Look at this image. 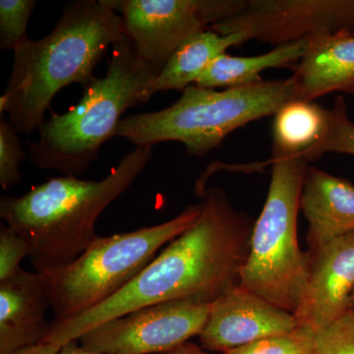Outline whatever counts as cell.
<instances>
[{"mask_svg": "<svg viewBox=\"0 0 354 354\" xmlns=\"http://www.w3.org/2000/svg\"><path fill=\"white\" fill-rule=\"evenodd\" d=\"M202 212L187 230L120 292L82 315L50 324L43 342L64 344L133 310L169 301L211 304L241 285L255 221L216 186L201 195Z\"/></svg>", "mask_w": 354, "mask_h": 354, "instance_id": "6da1fadb", "label": "cell"}, {"mask_svg": "<svg viewBox=\"0 0 354 354\" xmlns=\"http://www.w3.org/2000/svg\"><path fill=\"white\" fill-rule=\"evenodd\" d=\"M123 34L122 18L108 0L67 3L48 36L26 39L12 50L0 113L8 114L19 134L39 130L55 95L71 84L87 87L97 65Z\"/></svg>", "mask_w": 354, "mask_h": 354, "instance_id": "7a4b0ae2", "label": "cell"}, {"mask_svg": "<svg viewBox=\"0 0 354 354\" xmlns=\"http://www.w3.org/2000/svg\"><path fill=\"white\" fill-rule=\"evenodd\" d=\"M153 158V147H135L100 181L77 176L50 178L19 197L0 199V216L29 247L39 274L69 264L97 239L95 223L131 187Z\"/></svg>", "mask_w": 354, "mask_h": 354, "instance_id": "3957f363", "label": "cell"}, {"mask_svg": "<svg viewBox=\"0 0 354 354\" xmlns=\"http://www.w3.org/2000/svg\"><path fill=\"white\" fill-rule=\"evenodd\" d=\"M157 75L124 32L111 48L106 75L83 88L80 101L66 113H51L39 139L27 142L30 162L65 176L85 174L113 138L125 111L148 102L147 91Z\"/></svg>", "mask_w": 354, "mask_h": 354, "instance_id": "277c9868", "label": "cell"}, {"mask_svg": "<svg viewBox=\"0 0 354 354\" xmlns=\"http://www.w3.org/2000/svg\"><path fill=\"white\" fill-rule=\"evenodd\" d=\"M181 93L178 101L167 108L122 118L114 137L136 147L179 142L188 155L204 157L218 148L230 133L274 115L288 102L297 100L291 77L223 91L192 85Z\"/></svg>", "mask_w": 354, "mask_h": 354, "instance_id": "5b68a950", "label": "cell"}, {"mask_svg": "<svg viewBox=\"0 0 354 354\" xmlns=\"http://www.w3.org/2000/svg\"><path fill=\"white\" fill-rule=\"evenodd\" d=\"M309 162L301 158L272 160L269 191L254 223L241 286L295 314L309 276V258L298 243L300 195Z\"/></svg>", "mask_w": 354, "mask_h": 354, "instance_id": "8992f818", "label": "cell"}, {"mask_svg": "<svg viewBox=\"0 0 354 354\" xmlns=\"http://www.w3.org/2000/svg\"><path fill=\"white\" fill-rule=\"evenodd\" d=\"M201 202L171 220L134 232L97 236L75 261L41 274L50 286L55 322H64L113 297L150 264L158 251L198 220Z\"/></svg>", "mask_w": 354, "mask_h": 354, "instance_id": "52a82bcc", "label": "cell"}, {"mask_svg": "<svg viewBox=\"0 0 354 354\" xmlns=\"http://www.w3.org/2000/svg\"><path fill=\"white\" fill-rule=\"evenodd\" d=\"M138 57L160 74L188 38L232 12L236 0H108Z\"/></svg>", "mask_w": 354, "mask_h": 354, "instance_id": "ba28073f", "label": "cell"}, {"mask_svg": "<svg viewBox=\"0 0 354 354\" xmlns=\"http://www.w3.org/2000/svg\"><path fill=\"white\" fill-rule=\"evenodd\" d=\"M209 29L244 32L249 41L281 44L323 35H354V0H239L234 11Z\"/></svg>", "mask_w": 354, "mask_h": 354, "instance_id": "9c48e42d", "label": "cell"}, {"mask_svg": "<svg viewBox=\"0 0 354 354\" xmlns=\"http://www.w3.org/2000/svg\"><path fill=\"white\" fill-rule=\"evenodd\" d=\"M209 304L169 301L133 310L88 330L78 344L102 354H165L200 335Z\"/></svg>", "mask_w": 354, "mask_h": 354, "instance_id": "30bf717a", "label": "cell"}, {"mask_svg": "<svg viewBox=\"0 0 354 354\" xmlns=\"http://www.w3.org/2000/svg\"><path fill=\"white\" fill-rule=\"evenodd\" d=\"M297 326L292 313L239 285L209 304L208 320L199 335L200 346L209 353H227L291 332Z\"/></svg>", "mask_w": 354, "mask_h": 354, "instance_id": "8fae6325", "label": "cell"}, {"mask_svg": "<svg viewBox=\"0 0 354 354\" xmlns=\"http://www.w3.org/2000/svg\"><path fill=\"white\" fill-rule=\"evenodd\" d=\"M308 258V281L301 304L293 315L298 326L319 330L349 311L354 290V232L330 242Z\"/></svg>", "mask_w": 354, "mask_h": 354, "instance_id": "7c38bea8", "label": "cell"}, {"mask_svg": "<svg viewBox=\"0 0 354 354\" xmlns=\"http://www.w3.org/2000/svg\"><path fill=\"white\" fill-rule=\"evenodd\" d=\"M50 286L41 274L21 270L0 281V354H11L43 341L50 330Z\"/></svg>", "mask_w": 354, "mask_h": 354, "instance_id": "4fadbf2b", "label": "cell"}, {"mask_svg": "<svg viewBox=\"0 0 354 354\" xmlns=\"http://www.w3.org/2000/svg\"><path fill=\"white\" fill-rule=\"evenodd\" d=\"M299 208L307 221V254L354 232V184L315 167H308Z\"/></svg>", "mask_w": 354, "mask_h": 354, "instance_id": "5bb4252c", "label": "cell"}, {"mask_svg": "<svg viewBox=\"0 0 354 354\" xmlns=\"http://www.w3.org/2000/svg\"><path fill=\"white\" fill-rule=\"evenodd\" d=\"M304 57L293 67L297 100H314L334 92L354 94V35H323L307 41Z\"/></svg>", "mask_w": 354, "mask_h": 354, "instance_id": "9a60e30c", "label": "cell"}, {"mask_svg": "<svg viewBox=\"0 0 354 354\" xmlns=\"http://www.w3.org/2000/svg\"><path fill=\"white\" fill-rule=\"evenodd\" d=\"M249 41L244 32L221 35L212 29L193 35L169 58L147 91V100L165 91L183 92L195 85L216 58L227 48Z\"/></svg>", "mask_w": 354, "mask_h": 354, "instance_id": "2e32d148", "label": "cell"}, {"mask_svg": "<svg viewBox=\"0 0 354 354\" xmlns=\"http://www.w3.org/2000/svg\"><path fill=\"white\" fill-rule=\"evenodd\" d=\"M329 109L314 102H288L274 115L272 160L301 158L310 162L327 131Z\"/></svg>", "mask_w": 354, "mask_h": 354, "instance_id": "e0dca14e", "label": "cell"}, {"mask_svg": "<svg viewBox=\"0 0 354 354\" xmlns=\"http://www.w3.org/2000/svg\"><path fill=\"white\" fill-rule=\"evenodd\" d=\"M307 46V41L281 44L269 53L256 57H232L223 53L214 60L195 85L209 88L255 85L264 81L260 74L265 70L293 66L304 57Z\"/></svg>", "mask_w": 354, "mask_h": 354, "instance_id": "ac0fdd59", "label": "cell"}, {"mask_svg": "<svg viewBox=\"0 0 354 354\" xmlns=\"http://www.w3.org/2000/svg\"><path fill=\"white\" fill-rule=\"evenodd\" d=\"M316 330L297 326L291 332L265 337L225 354H313Z\"/></svg>", "mask_w": 354, "mask_h": 354, "instance_id": "d6986e66", "label": "cell"}, {"mask_svg": "<svg viewBox=\"0 0 354 354\" xmlns=\"http://www.w3.org/2000/svg\"><path fill=\"white\" fill-rule=\"evenodd\" d=\"M325 153L354 156V122L349 120L346 102L342 97H337L334 108L329 109L327 131L312 152L310 162L318 160Z\"/></svg>", "mask_w": 354, "mask_h": 354, "instance_id": "ffe728a7", "label": "cell"}, {"mask_svg": "<svg viewBox=\"0 0 354 354\" xmlns=\"http://www.w3.org/2000/svg\"><path fill=\"white\" fill-rule=\"evenodd\" d=\"M37 6L35 0H0V46L13 50L28 39V23Z\"/></svg>", "mask_w": 354, "mask_h": 354, "instance_id": "44dd1931", "label": "cell"}, {"mask_svg": "<svg viewBox=\"0 0 354 354\" xmlns=\"http://www.w3.org/2000/svg\"><path fill=\"white\" fill-rule=\"evenodd\" d=\"M9 120H0V185L9 189L22 178L20 165L26 155L21 140Z\"/></svg>", "mask_w": 354, "mask_h": 354, "instance_id": "7402d4cb", "label": "cell"}, {"mask_svg": "<svg viewBox=\"0 0 354 354\" xmlns=\"http://www.w3.org/2000/svg\"><path fill=\"white\" fill-rule=\"evenodd\" d=\"M314 354H354V314L348 311L325 329L316 330Z\"/></svg>", "mask_w": 354, "mask_h": 354, "instance_id": "603a6c76", "label": "cell"}, {"mask_svg": "<svg viewBox=\"0 0 354 354\" xmlns=\"http://www.w3.org/2000/svg\"><path fill=\"white\" fill-rule=\"evenodd\" d=\"M29 247L10 227L0 230V281L12 278L22 270L21 262L29 258Z\"/></svg>", "mask_w": 354, "mask_h": 354, "instance_id": "cb8c5ba5", "label": "cell"}, {"mask_svg": "<svg viewBox=\"0 0 354 354\" xmlns=\"http://www.w3.org/2000/svg\"><path fill=\"white\" fill-rule=\"evenodd\" d=\"M59 354H102V353H92V351H86L81 348L80 344H78V342L73 341L70 342L68 344H64V348H62V351H60ZM165 354H225V353H209V351H205L203 349L201 346H197V344H191V342H187V344H183L180 348L174 349V351H171V353H167Z\"/></svg>", "mask_w": 354, "mask_h": 354, "instance_id": "d4e9b609", "label": "cell"}, {"mask_svg": "<svg viewBox=\"0 0 354 354\" xmlns=\"http://www.w3.org/2000/svg\"><path fill=\"white\" fill-rule=\"evenodd\" d=\"M64 346L57 342H39L11 354H59Z\"/></svg>", "mask_w": 354, "mask_h": 354, "instance_id": "484cf974", "label": "cell"}, {"mask_svg": "<svg viewBox=\"0 0 354 354\" xmlns=\"http://www.w3.org/2000/svg\"><path fill=\"white\" fill-rule=\"evenodd\" d=\"M349 311L354 314V290L353 295H351V301H349Z\"/></svg>", "mask_w": 354, "mask_h": 354, "instance_id": "4316f807", "label": "cell"}, {"mask_svg": "<svg viewBox=\"0 0 354 354\" xmlns=\"http://www.w3.org/2000/svg\"><path fill=\"white\" fill-rule=\"evenodd\" d=\"M353 97H354V94H353Z\"/></svg>", "mask_w": 354, "mask_h": 354, "instance_id": "83f0119b", "label": "cell"}, {"mask_svg": "<svg viewBox=\"0 0 354 354\" xmlns=\"http://www.w3.org/2000/svg\"><path fill=\"white\" fill-rule=\"evenodd\" d=\"M314 354V353H313Z\"/></svg>", "mask_w": 354, "mask_h": 354, "instance_id": "f1b7e54d", "label": "cell"}]
</instances>
